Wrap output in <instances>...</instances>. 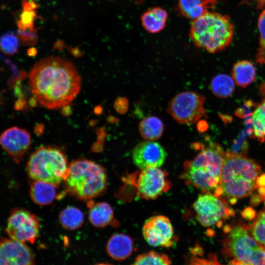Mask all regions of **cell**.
<instances>
[{
  "label": "cell",
  "mask_w": 265,
  "mask_h": 265,
  "mask_svg": "<svg viewBox=\"0 0 265 265\" xmlns=\"http://www.w3.org/2000/svg\"><path fill=\"white\" fill-rule=\"evenodd\" d=\"M81 77L74 65L61 57L44 58L29 74L30 89L36 102L49 109L69 105L81 89Z\"/></svg>",
  "instance_id": "6da1fadb"
},
{
  "label": "cell",
  "mask_w": 265,
  "mask_h": 265,
  "mask_svg": "<svg viewBox=\"0 0 265 265\" xmlns=\"http://www.w3.org/2000/svg\"><path fill=\"white\" fill-rule=\"evenodd\" d=\"M260 166L254 160L238 153L225 152L220 181L214 194L227 202L234 203L238 199L248 196L258 187L261 172Z\"/></svg>",
  "instance_id": "7a4b0ae2"
},
{
  "label": "cell",
  "mask_w": 265,
  "mask_h": 265,
  "mask_svg": "<svg viewBox=\"0 0 265 265\" xmlns=\"http://www.w3.org/2000/svg\"><path fill=\"white\" fill-rule=\"evenodd\" d=\"M225 154L218 143L202 147L194 159L184 163L183 179L203 192L214 194L219 185Z\"/></svg>",
  "instance_id": "3957f363"
},
{
  "label": "cell",
  "mask_w": 265,
  "mask_h": 265,
  "mask_svg": "<svg viewBox=\"0 0 265 265\" xmlns=\"http://www.w3.org/2000/svg\"><path fill=\"white\" fill-rule=\"evenodd\" d=\"M234 33V25L228 16L208 11L193 20L189 35L196 46L215 53L231 44Z\"/></svg>",
  "instance_id": "277c9868"
},
{
  "label": "cell",
  "mask_w": 265,
  "mask_h": 265,
  "mask_svg": "<svg viewBox=\"0 0 265 265\" xmlns=\"http://www.w3.org/2000/svg\"><path fill=\"white\" fill-rule=\"evenodd\" d=\"M64 181L70 193L86 200L97 196L105 190L107 177L104 168L99 164L78 159L70 164Z\"/></svg>",
  "instance_id": "5b68a950"
},
{
  "label": "cell",
  "mask_w": 265,
  "mask_h": 265,
  "mask_svg": "<svg viewBox=\"0 0 265 265\" xmlns=\"http://www.w3.org/2000/svg\"><path fill=\"white\" fill-rule=\"evenodd\" d=\"M29 177L58 186L65 181L68 167L66 158L59 149L41 146L30 156L26 165Z\"/></svg>",
  "instance_id": "8992f818"
},
{
  "label": "cell",
  "mask_w": 265,
  "mask_h": 265,
  "mask_svg": "<svg viewBox=\"0 0 265 265\" xmlns=\"http://www.w3.org/2000/svg\"><path fill=\"white\" fill-rule=\"evenodd\" d=\"M224 250L232 264L265 265V251L252 235L249 228L238 224L228 228Z\"/></svg>",
  "instance_id": "52a82bcc"
},
{
  "label": "cell",
  "mask_w": 265,
  "mask_h": 265,
  "mask_svg": "<svg viewBox=\"0 0 265 265\" xmlns=\"http://www.w3.org/2000/svg\"><path fill=\"white\" fill-rule=\"evenodd\" d=\"M205 98L192 91L183 92L169 103L167 111L180 124H192L206 114Z\"/></svg>",
  "instance_id": "ba28073f"
},
{
  "label": "cell",
  "mask_w": 265,
  "mask_h": 265,
  "mask_svg": "<svg viewBox=\"0 0 265 265\" xmlns=\"http://www.w3.org/2000/svg\"><path fill=\"white\" fill-rule=\"evenodd\" d=\"M193 207L197 220L205 227L218 224L232 214L227 202L211 192H203L195 200Z\"/></svg>",
  "instance_id": "9c48e42d"
},
{
  "label": "cell",
  "mask_w": 265,
  "mask_h": 265,
  "mask_svg": "<svg viewBox=\"0 0 265 265\" xmlns=\"http://www.w3.org/2000/svg\"><path fill=\"white\" fill-rule=\"evenodd\" d=\"M39 230L40 222L36 215L21 209L12 211L5 229L11 238L31 244L38 237Z\"/></svg>",
  "instance_id": "30bf717a"
},
{
  "label": "cell",
  "mask_w": 265,
  "mask_h": 265,
  "mask_svg": "<svg viewBox=\"0 0 265 265\" xmlns=\"http://www.w3.org/2000/svg\"><path fill=\"white\" fill-rule=\"evenodd\" d=\"M134 185L137 195L146 200L155 199L169 190L171 183L168 174L159 167L140 169Z\"/></svg>",
  "instance_id": "8fae6325"
},
{
  "label": "cell",
  "mask_w": 265,
  "mask_h": 265,
  "mask_svg": "<svg viewBox=\"0 0 265 265\" xmlns=\"http://www.w3.org/2000/svg\"><path fill=\"white\" fill-rule=\"evenodd\" d=\"M173 234L170 220L163 215H155L148 218L142 228L144 238L154 247H171L173 244Z\"/></svg>",
  "instance_id": "7c38bea8"
},
{
  "label": "cell",
  "mask_w": 265,
  "mask_h": 265,
  "mask_svg": "<svg viewBox=\"0 0 265 265\" xmlns=\"http://www.w3.org/2000/svg\"><path fill=\"white\" fill-rule=\"evenodd\" d=\"M166 156L163 147L155 141L139 143L132 153L133 162L140 169L159 167L164 163Z\"/></svg>",
  "instance_id": "4fadbf2b"
},
{
  "label": "cell",
  "mask_w": 265,
  "mask_h": 265,
  "mask_svg": "<svg viewBox=\"0 0 265 265\" xmlns=\"http://www.w3.org/2000/svg\"><path fill=\"white\" fill-rule=\"evenodd\" d=\"M34 263L33 253L25 242L12 238L0 240V265H30Z\"/></svg>",
  "instance_id": "5bb4252c"
},
{
  "label": "cell",
  "mask_w": 265,
  "mask_h": 265,
  "mask_svg": "<svg viewBox=\"0 0 265 265\" xmlns=\"http://www.w3.org/2000/svg\"><path fill=\"white\" fill-rule=\"evenodd\" d=\"M30 144V135L24 129L13 127L0 135V145L9 155L18 158L22 156Z\"/></svg>",
  "instance_id": "9a60e30c"
},
{
  "label": "cell",
  "mask_w": 265,
  "mask_h": 265,
  "mask_svg": "<svg viewBox=\"0 0 265 265\" xmlns=\"http://www.w3.org/2000/svg\"><path fill=\"white\" fill-rule=\"evenodd\" d=\"M133 246L132 240L130 237L123 234H116L109 239L106 250L111 258L123 260L131 255Z\"/></svg>",
  "instance_id": "2e32d148"
},
{
  "label": "cell",
  "mask_w": 265,
  "mask_h": 265,
  "mask_svg": "<svg viewBox=\"0 0 265 265\" xmlns=\"http://www.w3.org/2000/svg\"><path fill=\"white\" fill-rule=\"evenodd\" d=\"M168 13L160 7H154L145 12L141 17L144 29L149 33H157L162 30L166 26Z\"/></svg>",
  "instance_id": "e0dca14e"
},
{
  "label": "cell",
  "mask_w": 265,
  "mask_h": 265,
  "mask_svg": "<svg viewBox=\"0 0 265 265\" xmlns=\"http://www.w3.org/2000/svg\"><path fill=\"white\" fill-rule=\"evenodd\" d=\"M56 187L50 183L34 180L30 185V197L34 203L39 205H48L55 198Z\"/></svg>",
  "instance_id": "ac0fdd59"
},
{
  "label": "cell",
  "mask_w": 265,
  "mask_h": 265,
  "mask_svg": "<svg viewBox=\"0 0 265 265\" xmlns=\"http://www.w3.org/2000/svg\"><path fill=\"white\" fill-rule=\"evenodd\" d=\"M215 2V0H179L178 7L185 17L194 20L208 12Z\"/></svg>",
  "instance_id": "d6986e66"
},
{
  "label": "cell",
  "mask_w": 265,
  "mask_h": 265,
  "mask_svg": "<svg viewBox=\"0 0 265 265\" xmlns=\"http://www.w3.org/2000/svg\"><path fill=\"white\" fill-rule=\"evenodd\" d=\"M232 77L237 85L246 87L255 80L256 70L254 64L247 60L237 62L233 67Z\"/></svg>",
  "instance_id": "ffe728a7"
},
{
  "label": "cell",
  "mask_w": 265,
  "mask_h": 265,
  "mask_svg": "<svg viewBox=\"0 0 265 265\" xmlns=\"http://www.w3.org/2000/svg\"><path fill=\"white\" fill-rule=\"evenodd\" d=\"M113 217V211L107 203L99 202L93 204L89 211V219L91 224L97 227L108 225Z\"/></svg>",
  "instance_id": "44dd1931"
},
{
  "label": "cell",
  "mask_w": 265,
  "mask_h": 265,
  "mask_svg": "<svg viewBox=\"0 0 265 265\" xmlns=\"http://www.w3.org/2000/svg\"><path fill=\"white\" fill-rule=\"evenodd\" d=\"M164 129L161 120L156 116H149L143 119L139 125L141 136L145 140L154 141L162 135Z\"/></svg>",
  "instance_id": "7402d4cb"
},
{
  "label": "cell",
  "mask_w": 265,
  "mask_h": 265,
  "mask_svg": "<svg viewBox=\"0 0 265 265\" xmlns=\"http://www.w3.org/2000/svg\"><path fill=\"white\" fill-rule=\"evenodd\" d=\"M235 83L232 77L225 74H219L212 80L211 89L216 96L226 98L233 93Z\"/></svg>",
  "instance_id": "603a6c76"
},
{
  "label": "cell",
  "mask_w": 265,
  "mask_h": 265,
  "mask_svg": "<svg viewBox=\"0 0 265 265\" xmlns=\"http://www.w3.org/2000/svg\"><path fill=\"white\" fill-rule=\"evenodd\" d=\"M59 220L61 225L66 229L76 230L80 227L84 220L82 212L75 207H67L60 212Z\"/></svg>",
  "instance_id": "cb8c5ba5"
},
{
  "label": "cell",
  "mask_w": 265,
  "mask_h": 265,
  "mask_svg": "<svg viewBox=\"0 0 265 265\" xmlns=\"http://www.w3.org/2000/svg\"><path fill=\"white\" fill-rule=\"evenodd\" d=\"M252 122L254 136L263 142L265 139V100L254 111Z\"/></svg>",
  "instance_id": "d4e9b609"
},
{
  "label": "cell",
  "mask_w": 265,
  "mask_h": 265,
  "mask_svg": "<svg viewBox=\"0 0 265 265\" xmlns=\"http://www.w3.org/2000/svg\"><path fill=\"white\" fill-rule=\"evenodd\" d=\"M171 263L170 258L166 254L150 251L139 255L135 258L133 265H163Z\"/></svg>",
  "instance_id": "484cf974"
},
{
  "label": "cell",
  "mask_w": 265,
  "mask_h": 265,
  "mask_svg": "<svg viewBox=\"0 0 265 265\" xmlns=\"http://www.w3.org/2000/svg\"><path fill=\"white\" fill-rule=\"evenodd\" d=\"M250 231L262 247L265 248V210L261 211L253 222L249 226Z\"/></svg>",
  "instance_id": "4316f807"
},
{
  "label": "cell",
  "mask_w": 265,
  "mask_h": 265,
  "mask_svg": "<svg viewBox=\"0 0 265 265\" xmlns=\"http://www.w3.org/2000/svg\"><path fill=\"white\" fill-rule=\"evenodd\" d=\"M30 2L26 0L23 1L24 11L21 15L20 19L18 21V26L23 30L27 28L32 29L35 17L33 9L35 5L34 2L32 4Z\"/></svg>",
  "instance_id": "83f0119b"
},
{
  "label": "cell",
  "mask_w": 265,
  "mask_h": 265,
  "mask_svg": "<svg viewBox=\"0 0 265 265\" xmlns=\"http://www.w3.org/2000/svg\"><path fill=\"white\" fill-rule=\"evenodd\" d=\"M258 27L260 32V41L256 58L258 63L262 64L265 63V9L259 17Z\"/></svg>",
  "instance_id": "f1b7e54d"
},
{
  "label": "cell",
  "mask_w": 265,
  "mask_h": 265,
  "mask_svg": "<svg viewBox=\"0 0 265 265\" xmlns=\"http://www.w3.org/2000/svg\"><path fill=\"white\" fill-rule=\"evenodd\" d=\"M18 38L14 34L7 33L0 37V49L6 54H15L18 49Z\"/></svg>",
  "instance_id": "f546056e"
},
{
  "label": "cell",
  "mask_w": 265,
  "mask_h": 265,
  "mask_svg": "<svg viewBox=\"0 0 265 265\" xmlns=\"http://www.w3.org/2000/svg\"><path fill=\"white\" fill-rule=\"evenodd\" d=\"M25 105V102L24 99H19L17 101L14 105V108L17 110L22 109Z\"/></svg>",
  "instance_id": "4dcf8cb0"
},
{
  "label": "cell",
  "mask_w": 265,
  "mask_h": 265,
  "mask_svg": "<svg viewBox=\"0 0 265 265\" xmlns=\"http://www.w3.org/2000/svg\"><path fill=\"white\" fill-rule=\"evenodd\" d=\"M264 249V250L265 251V248Z\"/></svg>",
  "instance_id": "1f68e13d"
}]
</instances>
